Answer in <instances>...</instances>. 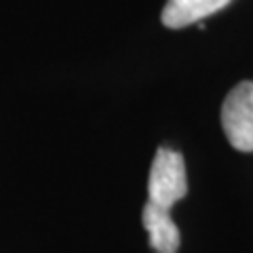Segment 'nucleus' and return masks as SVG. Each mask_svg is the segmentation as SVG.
<instances>
[{
    "mask_svg": "<svg viewBox=\"0 0 253 253\" xmlns=\"http://www.w3.org/2000/svg\"><path fill=\"white\" fill-rule=\"evenodd\" d=\"M141 221L150 236V247L156 253H177L181 236L169 211L158 209L152 203H146L144 211H141Z\"/></svg>",
    "mask_w": 253,
    "mask_h": 253,
    "instance_id": "nucleus-4",
    "label": "nucleus"
},
{
    "mask_svg": "<svg viewBox=\"0 0 253 253\" xmlns=\"http://www.w3.org/2000/svg\"><path fill=\"white\" fill-rule=\"evenodd\" d=\"M230 2L232 0H167L161 19L165 28L179 30L190 23H201Z\"/></svg>",
    "mask_w": 253,
    "mask_h": 253,
    "instance_id": "nucleus-3",
    "label": "nucleus"
},
{
    "mask_svg": "<svg viewBox=\"0 0 253 253\" xmlns=\"http://www.w3.org/2000/svg\"><path fill=\"white\" fill-rule=\"evenodd\" d=\"M221 129L239 152H253V81L239 83L221 104Z\"/></svg>",
    "mask_w": 253,
    "mask_h": 253,
    "instance_id": "nucleus-2",
    "label": "nucleus"
},
{
    "mask_svg": "<svg viewBox=\"0 0 253 253\" xmlns=\"http://www.w3.org/2000/svg\"><path fill=\"white\" fill-rule=\"evenodd\" d=\"M188 192L186 163L177 150L158 148L148 177V203L169 211Z\"/></svg>",
    "mask_w": 253,
    "mask_h": 253,
    "instance_id": "nucleus-1",
    "label": "nucleus"
}]
</instances>
